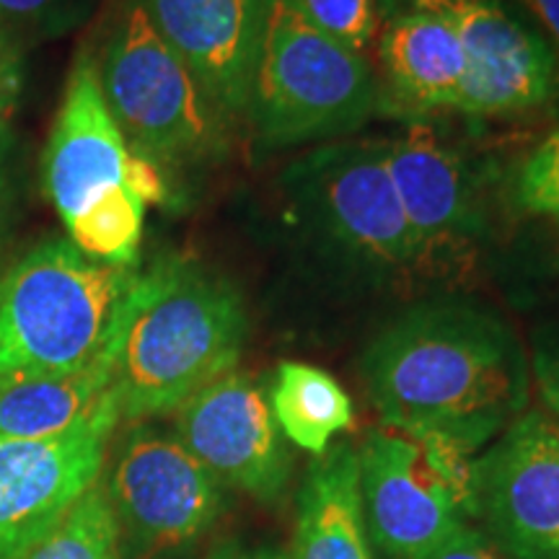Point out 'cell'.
<instances>
[{"instance_id": "9c48e42d", "label": "cell", "mask_w": 559, "mask_h": 559, "mask_svg": "<svg viewBox=\"0 0 559 559\" xmlns=\"http://www.w3.org/2000/svg\"><path fill=\"white\" fill-rule=\"evenodd\" d=\"M445 19L464 47V94L456 115L513 120L559 99V55L510 0H400Z\"/></svg>"}, {"instance_id": "f1b7e54d", "label": "cell", "mask_w": 559, "mask_h": 559, "mask_svg": "<svg viewBox=\"0 0 559 559\" xmlns=\"http://www.w3.org/2000/svg\"><path fill=\"white\" fill-rule=\"evenodd\" d=\"M19 81L16 60L9 58L0 66V151H5V143H9V120L19 94Z\"/></svg>"}, {"instance_id": "f546056e", "label": "cell", "mask_w": 559, "mask_h": 559, "mask_svg": "<svg viewBox=\"0 0 559 559\" xmlns=\"http://www.w3.org/2000/svg\"><path fill=\"white\" fill-rule=\"evenodd\" d=\"M13 210H16V185H13V174L9 169V156L5 151H0V249L11 234Z\"/></svg>"}, {"instance_id": "7a4b0ae2", "label": "cell", "mask_w": 559, "mask_h": 559, "mask_svg": "<svg viewBox=\"0 0 559 559\" xmlns=\"http://www.w3.org/2000/svg\"><path fill=\"white\" fill-rule=\"evenodd\" d=\"M249 337L247 306L228 277L187 254L140 270L117 345L120 423L174 415L200 389L236 370Z\"/></svg>"}, {"instance_id": "7c38bea8", "label": "cell", "mask_w": 559, "mask_h": 559, "mask_svg": "<svg viewBox=\"0 0 559 559\" xmlns=\"http://www.w3.org/2000/svg\"><path fill=\"white\" fill-rule=\"evenodd\" d=\"M174 415L177 438L223 487L262 502L280 500L290 479V456L267 386L228 370Z\"/></svg>"}, {"instance_id": "3957f363", "label": "cell", "mask_w": 559, "mask_h": 559, "mask_svg": "<svg viewBox=\"0 0 559 559\" xmlns=\"http://www.w3.org/2000/svg\"><path fill=\"white\" fill-rule=\"evenodd\" d=\"M140 267L91 260L47 236L0 272V379L75 373L109 355Z\"/></svg>"}, {"instance_id": "484cf974", "label": "cell", "mask_w": 559, "mask_h": 559, "mask_svg": "<svg viewBox=\"0 0 559 559\" xmlns=\"http://www.w3.org/2000/svg\"><path fill=\"white\" fill-rule=\"evenodd\" d=\"M417 559H510L477 523H461L443 542Z\"/></svg>"}, {"instance_id": "603a6c76", "label": "cell", "mask_w": 559, "mask_h": 559, "mask_svg": "<svg viewBox=\"0 0 559 559\" xmlns=\"http://www.w3.org/2000/svg\"><path fill=\"white\" fill-rule=\"evenodd\" d=\"M304 16L342 41L349 50L366 55L381 26V0H296Z\"/></svg>"}, {"instance_id": "30bf717a", "label": "cell", "mask_w": 559, "mask_h": 559, "mask_svg": "<svg viewBox=\"0 0 559 559\" xmlns=\"http://www.w3.org/2000/svg\"><path fill=\"white\" fill-rule=\"evenodd\" d=\"M425 275L459 267L487 234L485 179L464 151L430 120L404 122L402 135L381 140Z\"/></svg>"}, {"instance_id": "7402d4cb", "label": "cell", "mask_w": 559, "mask_h": 559, "mask_svg": "<svg viewBox=\"0 0 559 559\" xmlns=\"http://www.w3.org/2000/svg\"><path fill=\"white\" fill-rule=\"evenodd\" d=\"M513 198L521 210L559 226V124L521 158Z\"/></svg>"}, {"instance_id": "d6986e66", "label": "cell", "mask_w": 559, "mask_h": 559, "mask_svg": "<svg viewBox=\"0 0 559 559\" xmlns=\"http://www.w3.org/2000/svg\"><path fill=\"white\" fill-rule=\"evenodd\" d=\"M270 407L285 440L319 456L353 425V402L334 376L300 360H283L267 386Z\"/></svg>"}, {"instance_id": "4fadbf2b", "label": "cell", "mask_w": 559, "mask_h": 559, "mask_svg": "<svg viewBox=\"0 0 559 559\" xmlns=\"http://www.w3.org/2000/svg\"><path fill=\"white\" fill-rule=\"evenodd\" d=\"M120 409L45 440H0V559H21L102 479Z\"/></svg>"}, {"instance_id": "ba28073f", "label": "cell", "mask_w": 559, "mask_h": 559, "mask_svg": "<svg viewBox=\"0 0 559 559\" xmlns=\"http://www.w3.org/2000/svg\"><path fill=\"white\" fill-rule=\"evenodd\" d=\"M102 489L122 559H166L198 544L226 508V487L174 430L130 423L104 461Z\"/></svg>"}, {"instance_id": "e0dca14e", "label": "cell", "mask_w": 559, "mask_h": 559, "mask_svg": "<svg viewBox=\"0 0 559 559\" xmlns=\"http://www.w3.org/2000/svg\"><path fill=\"white\" fill-rule=\"evenodd\" d=\"M293 559H376L362 515L360 464L353 443H332L311 459L298 492Z\"/></svg>"}, {"instance_id": "9a60e30c", "label": "cell", "mask_w": 559, "mask_h": 559, "mask_svg": "<svg viewBox=\"0 0 559 559\" xmlns=\"http://www.w3.org/2000/svg\"><path fill=\"white\" fill-rule=\"evenodd\" d=\"M379 66V115L419 122L459 111L469 66L445 19L400 0H381Z\"/></svg>"}, {"instance_id": "ffe728a7", "label": "cell", "mask_w": 559, "mask_h": 559, "mask_svg": "<svg viewBox=\"0 0 559 559\" xmlns=\"http://www.w3.org/2000/svg\"><path fill=\"white\" fill-rule=\"evenodd\" d=\"M145 205L124 185L104 190L68 223V239L91 260L138 267Z\"/></svg>"}, {"instance_id": "ac0fdd59", "label": "cell", "mask_w": 559, "mask_h": 559, "mask_svg": "<svg viewBox=\"0 0 559 559\" xmlns=\"http://www.w3.org/2000/svg\"><path fill=\"white\" fill-rule=\"evenodd\" d=\"M115 355L75 373L3 376L0 379V440L58 438L117 407Z\"/></svg>"}, {"instance_id": "5bb4252c", "label": "cell", "mask_w": 559, "mask_h": 559, "mask_svg": "<svg viewBox=\"0 0 559 559\" xmlns=\"http://www.w3.org/2000/svg\"><path fill=\"white\" fill-rule=\"evenodd\" d=\"M128 153L104 102L94 50L86 45L70 68L58 120L41 153V187L66 226L104 190L122 185Z\"/></svg>"}, {"instance_id": "52a82bcc", "label": "cell", "mask_w": 559, "mask_h": 559, "mask_svg": "<svg viewBox=\"0 0 559 559\" xmlns=\"http://www.w3.org/2000/svg\"><path fill=\"white\" fill-rule=\"evenodd\" d=\"M477 453L451 440L373 428L358 445L370 544L386 559H417L461 523H474Z\"/></svg>"}, {"instance_id": "1f68e13d", "label": "cell", "mask_w": 559, "mask_h": 559, "mask_svg": "<svg viewBox=\"0 0 559 559\" xmlns=\"http://www.w3.org/2000/svg\"><path fill=\"white\" fill-rule=\"evenodd\" d=\"M9 58H13V55H11V52H5V55H3V58H0V66H3V62H5V60H9Z\"/></svg>"}, {"instance_id": "8fae6325", "label": "cell", "mask_w": 559, "mask_h": 559, "mask_svg": "<svg viewBox=\"0 0 559 559\" xmlns=\"http://www.w3.org/2000/svg\"><path fill=\"white\" fill-rule=\"evenodd\" d=\"M474 523L510 559H559V423L526 409L474 461Z\"/></svg>"}, {"instance_id": "4dcf8cb0", "label": "cell", "mask_w": 559, "mask_h": 559, "mask_svg": "<svg viewBox=\"0 0 559 559\" xmlns=\"http://www.w3.org/2000/svg\"><path fill=\"white\" fill-rule=\"evenodd\" d=\"M207 559H288L283 551L270 547H247V544H223Z\"/></svg>"}, {"instance_id": "8992f818", "label": "cell", "mask_w": 559, "mask_h": 559, "mask_svg": "<svg viewBox=\"0 0 559 559\" xmlns=\"http://www.w3.org/2000/svg\"><path fill=\"white\" fill-rule=\"evenodd\" d=\"M280 192L319 254L368 283L423 277L381 140H332L285 166Z\"/></svg>"}, {"instance_id": "4316f807", "label": "cell", "mask_w": 559, "mask_h": 559, "mask_svg": "<svg viewBox=\"0 0 559 559\" xmlns=\"http://www.w3.org/2000/svg\"><path fill=\"white\" fill-rule=\"evenodd\" d=\"M122 185L143 202V205H166L171 198L169 181L156 160L140 156V153H128L122 171Z\"/></svg>"}, {"instance_id": "277c9868", "label": "cell", "mask_w": 559, "mask_h": 559, "mask_svg": "<svg viewBox=\"0 0 559 559\" xmlns=\"http://www.w3.org/2000/svg\"><path fill=\"white\" fill-rule=\"evenodd\" d=\"M379 115V73L313 26L296 0H264L243 122L264 151L332 143Z\"/></svg>"}, {"instance_id": "44dd1931", "label": "cell", "mask_w": 559, "mask_h": 559, "mask_svg": "<svg viewBox=\"0 0 559 559\" xmlns=\"http://www.w3.org/2000/svg\"><path fill=\"white\" fill-rule=\"evenodd\" d=\"M21 559H122L117 521L102 481H96Z\"/></svg>"}, {"instance_id": "5b68a950", "label": "cell", "mask_w": 559, "mask_h": 559, "mask_svg": "<svg viewBox=\"0 0 559 559\" xmlns=\"http://www.w3.org/2000/svg\"><path fill=\"white\" fill-rule=\"evenodd\" d=\"M94 60L104 102L132 153L160 169L226 156L234 124L160 37L143 0L111 3Z\"/></svg>"}, {"instance_id": "cb8c5ba5", "label": "cell", "mask_w": 559, "mask_h": 559, "mask_svg": "<svg viewBox=\"0 0 559 559\" xmlns=\"http://www.w3.org/2000/svg\"><path fill=\"white\" fill-rule=\"evenodd\" d=\"M91 0H0V26L21 37H58L86 19Z\"/></svg>"}, {"instance_id": "83f0119b", "label": "cell", "mask_w": 559, "mask_h": 559, "mask_svg": "<svg viewBox=\"0 0 559 559\" xmlns=\"http://www.w3.org/2000/svg\"><path fill=\"white\" fill-rule=\"evenodd\" d=\"M559 55V0H510Z\"/></svg>"}, {"instance_id": "6da1fadb", "label": "cell", "mask_w": 559, "mask_h": 559, "mask_svg": "<svg viewBox=\"0 0 559 559\" xmlns=\"http://www.w3.org/2000/svg\"><path fill=\"white\" fill-rule=\"evenodd\" d=\"M381 425L485 451L528 409V353L500 313L423 300L396 313L360 358Z\"/></svg>"}, {"instance_id": "2e32d148", "label": "cell", "mask_w": 559, "mask_h": 559, "mask_svg": "<svg viewBox=\"0 0 559 559\" xmlns=\"http://www.w3.org/2000/svg\"><path fill=\"white\" fill-rule=\"evenodd\" d=\"M160 37L226 120L243 122L264 0H143Z\"/></svg>"}, {"instance_id": "d4e9b609", "label": "cell", "mask_w": 559, "mask_h": 559, "mask_svg": "<svg viewBox=\"0 0 559 559\" xmlns=\"http://www.w3.org/2000/svg\"><path fill=\"white\" fill-rule=\"evenodd\" d=\"M531 386L539 394L542 407L559 423V321L544 324L534 334L528 353Z\"/></svg>"}]
</instances>
